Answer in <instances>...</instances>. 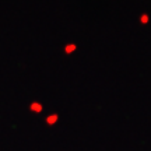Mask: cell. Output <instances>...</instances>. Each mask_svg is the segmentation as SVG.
<instances>
[{
    "mask_svg": "<svg viewBox=\"0 0 151 151\" xmlns=\"http://www.w3.org/2000/svg\"><path fill=\"white\" fill-rule=\"evenodd\" d=\"M29 109L35 113H41L43 111V106H42V104H39V102H32L29 105Z\"/></svg>",
    "mask_w": 151,
    "mask_h": 151,
    "instance_id": "obj_1",
    "label": "cell"
},
{
    "mask_svg": "<svg viewBox=\"0 0 151 151\" xmlns=\"http://www.w3.org/2000/svg\"><path fill=\"white\" fill-rule=\"evenodd\" d=\"M148 21H150V16H148V14H141V17H140L141 24H147Z\"/></svg>",
    "mask_w": 151,
    "mask_h": 151,
    "instance_id": "obj_4",
    "label": "cell"
},
{
    "mask_svg": "<svg viewBox=\"0 0 151 151\" xmlns=\"http://www.w3.org/2000/svg\"><path fill=\"white\" fill-rule=\"evenodd\" d=\"M58 120H59V115H58V113H52V115H49L48 118H46V123H48L49 126H53Z\"/></svg>",
    "mask_w": 151,
    "mask_h": 151,
    "instance_id": "obj_2",
    "label": "cell"
},
{
    "mask_svg": "<svg viewBox=\"0 0 151 151\" xmlns=\"http://www.w3.org/2000/svg\"><path fill=\"white\" fill-rule=\"evenodd\" d=\"M76 49H77V46H76L74 43H69V45H66L65 46V52L69 55V53H73Z\"/></svg>",
    "mask_w": 151,
    "mask_h": 151,
    "instance_id": "obj_3",
    "label": "cell"
}]
</instances>
